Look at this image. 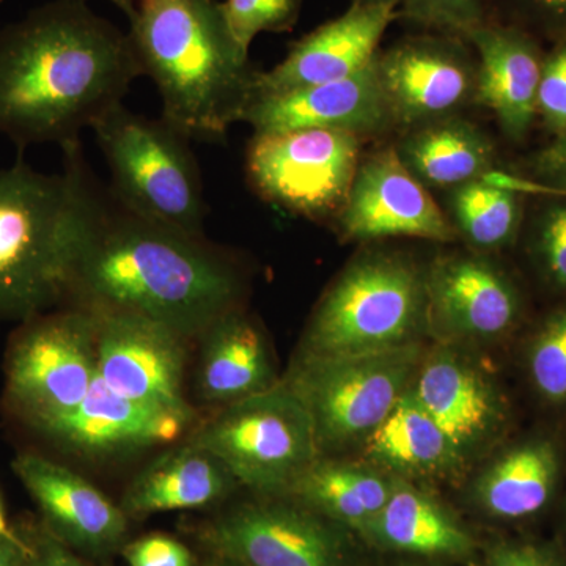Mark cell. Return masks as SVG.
I'll return each instance as SVG.
<instances>
[{
  "mask_svg": "<svg viewBox=\"0 0 566 566\" xmlns=\"http://www.w3.org/2000/svg\"><path fill=\"white\" fill-rule=\"evenodd\" d=\"M144 76L128 33L81 0H52L0 31V133L25 148L80 140Z\"/></svg>",
  "mask_w": 566,
  "mask_h": 566,
  "instance_id": "1",
  "label": "cell"
},
{
  "mask_svg": "<svg viewBox=\"0 0 566 566\" xmlns=\"http://www.w3.org/2000/svg\"><path fill=\"white\" fill-rule=\"evenodd\" d=\"M241 294L240 271L203 237L167 229L107 203L82 253L69 297L93 312L145 316L191 338L238 307Z\"/></svg>",
  "mask_w": 566,
  "mask_h": 566,
  "instance_id": "2",
  "label": "cell"
},
{
  "mask_svg": "<svg viewBox=\"0 0 566 566\" xmlns=\"http://www.w3.org/2000/svg\"><path fill=\"white\" fill-rule=\"evenodd\" d=\"M63 174L22 161L0 170V318L28 319L69 300L82 253L107 202L81 142L63 145Z\"/></svg>",
  "mask_w": 566,
  "mask_h": 566,
  "instance_id": "3",
  "label": "cell"
},
{
  "mask_svg": "<svg viewBox=\"0 0 566 566\" xmlns=\"http://www.w3.org/2000/svg\"><path fill=\"white\" fill-rule=\"evenodd\" d=\"M129 41L186 139L222 142L252 98L256 71L219 0H136Z\"/></svg>",
  "mask_w": 566,
  "mask_h": 566,
  "instance_id": "4",
  "label": "cell"
},
{
  "mask_svg": "<svg viewBox=\"0 0 566 566\" xmlns=\"http://www.w3.org/2000/svg\"><path fill=\"white\" fill-rule=\"evenodd\" d=\"M424 273L403 253L354 259L323 294L301 357L360 356L417 344L427 333Z\"/></svg>",
  "mask_w": 566,
  "mask_h": 566,
  "instance_id": "5",
  "label": "cell"
},
{
  "mask_svg": "<svg viewBox=\"0 0 566 566\" xmlns=\"http://www.w3.org/2000/svg\"><path fill=\"white\" fill-rule=\"evenodd\" d=\"M109 167L112 199L134 216L203 237L202 175L189 139L164 118L118 104L92 126Z\"/></svg>",
  "mask_w": 566,
  "mask_h": 566,
  "instance_id": "6",
  "label": "cell"
},
{
  "mask_svg": "<svg viewBox=\"0 0 566 566\" xmlns=\"http://www.w3.org/2000/svg\"><path fill=\"white\" fill-rule=\"evenodd\" d=\"M189 441L218 458L238 485L266 494L289 493L322 453L307 408L283 381L223 406Z\"/></svg>",
  "mask_w": 566,
  "mask_h": 566,
  "instance_id": "7",
  "label": "cell"
},
{
  "mask_svg": "<svg viewBox=\"0 0 566 566\" xmlns=\"http://www.w3.org/2000/svg\"><path fill=\"white\" fill-rule=\"evenodd\" d=\"M422 342L389 352L300 357L285 385L314 422L319 452L365 442L415 381Z\"/></svg>",
  "mask_w": 566,
  "mask_h": 566,
  "instance_id": "8",
  "label": "cell"
},
{
  "mask_svg": "<svg viewBox=\"0 0 566 566\" xmlns=\"http://www.w3.org/2000/svg\"><path fill=\"white\" fill-rule=\"evenodd\" d=\"M363 137L334 129L253 133L245 177L253 192L314 222L335 221L344 210Z\"/></svg>",
  "mask_w": 566,
  "mask_h": 566,
  "instance_id": "9",
  "label": "cell"
},
{
  "mask_svg": "<svg viewBox=\"0 0 566 566\" xmlns=\"http://www.w3.org/2000/svg\"><path fill=\"white\" fill-rule=\"evenodd\" d=\"M98 316L70 308L28 319L7 363L10 405L32 428L69 415L87 397L98 374Z\"/></svg>",
  "mask_w": 566,
  "mask_h": 566,
  "instance_id": "10",
  "label": "cell"
},
{
  "mask_svg": "<svg viewBox=\"0 0 566 566\" xmlns=\"http://www.w3.org/2000/svg\"><path fill=\"white\" fill-rule=\"evenodd\" d=\"M427 333L441 344L501 340L520 326L524 296L520 285L491 255H439L424 273Z\"/></svg>",
  "mask_w": 566,
  "mask_h": 566,
  "instance_id": "11",
  "label": "cell"
},
{
  "mask_svg": "<svg viewBox=\"0 0 566 566\" xmlns=\"http://www.w3.org/2000/svg\"><path fill=\"white\" fill-rule=\"evenodd\" d=\"M379 84L395 128L455 117L474 103L476 62L455 35L411 36L376 55Z\"/></svg>",
  "mask_w": 566,
  "mask_h": 566,
  "instance_id": "12",
  "label": "cell"
},
{
  "mask_svg": "<svg viewBox=\"0 0 566 566\" xmlns=\"http://www.w3.org/2000/svg\"><path fill=\"white\" fill-rule=\"evenodd\" d=\"M349 241L423 238L450 243L458 234L427 186L417 180L392 147L360 159L344 210L334 221Z\"/></svg>",
  "mask_w": 566,
  "mask_h": 566,
  "instance_id": "13",
  "label": "cell"
},
{
  "mask_svg": "<svg viewBox=\"0 0 566 566\" xmlns=\"http://www.w3.org/2000/svg\"><path fill=\"white\" fill-rule=\"evenodd\" d=\"M95 314L96 365L104 385L137 403L192 412L182 395L186 338L161 323L129 312Z\"/></svg>",
  "mask_w": 566,
  "mask_h": 566,
  "instance_id": "14",
  "label": "cell"
},
{
  "mask_svg": "<svg viewBox=\"0 0 566 566\" xmlns=\"http://www.w3.org/2000/svg\"><path fill=\"white\" fill-rule=\"evenodd\" d=\"M411 390L464 461L504 434L509 401L460 345L439 344L424 354Z\"/></svg>",
  "mask_w": 566,
  "mask_h": 566,
  "instance_id": "15",
  "label": "cell"
},
{
  "mask_svg": "<svg viewBox=\"0 0 566 566\" xmlns=\"http://www.w3.org/2000/svg\"><path fill=\"white\" fill-rule=\"evenodd\" d=\"M210 539L240 566H344L338 536L303 506H241L212 526Z\"/></svg>",
  "mask_w": 566,
  "mask_h": 566,
  "instance_id": "16",
  "label": "cell"
},
{
  "mask_svg": "<svg viewBox=\"0 0 566 566\" xmlns=\"http://www.w3.org/2000/svg\"><path fill=\"white\" fill-rule=\"evenodd\" d=\"M240 123H248L255 133L334 129L359 137L395 128L379 84L376 57L346 80L253 98Z\"/></svg>",
  "mask_w": 566,
  "mask_h": 566,
  "instance_id": "17",
  "label": "cell"
},
{
  "mask_svg": "<svg viewBox=\"0 0 566 566\" xmlns=\"http://www.w3.org/2000/svg\"><path fill=\"white\" fill-rule=\"evenodd\" d=\"M397 17V10L389 7L352 3L337 20L319 25L294 43L273 70L256 71L251 102L353 76L374 61L379 41Z\"/></svg>",
  "mask_w": 566,
  "mask_h": 566,
  "instance_id": "18",
  "label": "cell"
},
{
  "mask_svg": "<svg viewBox=\"0 0 566 566\" xmlns=\"http://www.w3.org/2000/svg\"><path fill=\"white\" fill-rule=\"evenodd\" d=\"M192 412L137 403L109 389L99 375L82 403L69 415L36 424L55 444L84 455H114L174 441Z\"/></svg>",
  "mask_w": 566,
  "mask_h": 566,
  "instance_id": "19",
  "label": "cell"
},
{
  "mask_svg": "<svg viewBox=\"0 0 566 566\" xmlns=\"http://www.w3.org/2000/svg\"><path fill=\"white\" fill-rule=\"evenodd\" d=\"M475 48L474 103L493 112L506 139H526L536 118L543 54L538 40L515 25L488 21L465 36Z\"/></svg>",
  "mask_w": 566,
  "mask_h": 566,
  "instance_id": "20",
  "label": "cell"
},
{
  "mask_svg": "<svg viewBox=\"0 0 566 566\" xmlns=\"http://www.w3.org/2000/svg\"><path fill=\"white\" fill-rule=\"evenodd\" d=\"M13 471L57 538L102 553L122 542L126 513L88 480L36 453H21Z\"/></svg>",
  "mask_w": 566,
  "mask_h": 566,
  "instance_id": "21",
  "label": "cell"
},
{
  "mask_svg": "<svg viewBox=\"0 0 566 566\" xmlns=\"http://www.w3.org/2000/svg\"><path fill=\"white\" fill-rule=\"evenodd\" d=\"M197 390L210 405H232L279 385L270 346L241 305L214 319L200 334Z\"/></svg>",
  "mask_w": 566,
  "mask_h": 566,
  "instance_id": "22",
  "label": "cell"
},
{
  "mask_svg": "<svg viewBox=\"0 0 566 566\" xmlns=\"http://www.w3.org/2000/svg\"><path fill=\"white\" fill-rule=\"evenodd\" d=\"M564 471L557 439L532 434L502 450L476 479L474 495L483 512L502 521L531 520L556 497Z\"/></svg>",
  "mask_w": 566,
  "mask_h": 566,
  "instance_id": "23",
  "label": "cell"
},
{
  "mask_svg": "<svg viewBox=\"0 0 566 566\" xmlns=\"http://www.w3.org/2000/svg\"><path fill=\"white\" fill-rule=\"evenodd\" d=\"M237 485L218 458L188 441L142 469L123 495L122 509L133 516L205 509L232 493Z\"/></svg>",
  "mask_w": 566,
  "mask_h": 566,
  "instance_id": "24",
  "label": "cell"
},
{
  "mask_svg": "<svg viewBox=\"0 0 566 566\" xmlns=\"http://www.w3.org/2000/svg\"><path fill=\"white\" fill-rule=\"evenodd\" d=\"M395 150L417 180L444 191L486 178L497 161L493 139L461 115L405 132Z\"/></svg>",
  "mask_w": 566,
  "mask_h": 566,
  "instance_id": "25",
  "label": "cell"
},
{
  "mask_svg": "<svg viewBox=\"0 0 566 566\" xmlns=\"http://www.w3.org/2000/svg\"><path fill=\"white\" fill-rule=\"evenodd\" d=\"M364 444L371 463L398 476L452 475L465 463L411 387Z\"/></svg>",
  "mask_w": 566,
  "mask_h": 566,
  "instance_id": "26",
  "label": "cell"
},
{
  "mask_svg": "<svg viewBox=\"0 0 566 566\" xmlns=\"http://www.w3.org/2000/svg\"><path fill=\"white\" fill-rule=\"evenodd\" d=\"M365 534L390 549L422 556L465 557L474 547L468 532L438 502L401 479L394 480L389 501Z\"/></svg>",
  "mask_w": 566,
  "mask_h": 566,
  "instance_id": "27",
  "label": "cell"
},
{
  "mask_svg": "<svg viewBox=\"0 0 566 566\" xmlns=\"http://www.w3.org/2000/svg\"><path fill=\"white\" fill-rule=\"evenodd\" d=\"M394 480L376 469L340 461H315L289 493L312 512L364 531L385 509Z\"/></svg>",
  "mask_w": 566,
  "mask_h": 566,
  "instance_id": "28",
  "label": "cell"
},
{
  "mask_svg": "<svg viewBox=\"0 0 566 566\" xmlns=\"http://www.w3.org/2000/svg\"><path fill=\"white\" fill-rule=\"evenodd\" d=\"M447 192V218L472 251L490 255L515 243L524 227L523 191L493 172Z\"/></svg>",
  "mask_w": 566,
  "mask_h": 566,
  "instance_id": "29",
  "label": "cell"
},
{
  "mask_svg": "<svg viewBox=\"0 0 566 566\" xmlns=\"http://www.w3.org/2000/svg\"><path fill=\"white\" fill-rule=\"evenodd\" d=\"M526 370L539 400L566 408V304L551 312L532 334Z\"/></svg>",
  "mask_w": 566,
  "mask_h": 566,
  "instance_id": "30",
  "label": "cell"
},
{
  "mask_svg": "<svg viewBox=\"0 0 566 566\" xmlns=\"http://www.w3.org/2000/svg\"><path fill=\"white\" fill-rule=\"evenodd\" d=\"M527 253L539 279L566 294V196L545 193L528 223Z\"/></svg>",
  "mask_w": 566,
  "mask_h": 566,
  "instance_id": "31",
  "label": "cell"
},
{
  "mask_svg": "<svg viewBox=\"0 0 566 566\" xmlns=\"http://www.w3.org/2000/svg\"><path fill=\"white\" fill-rule=\"evenodd\" d=\"M301 3L303 0H226L222 10L234 39L249 51L259 33L293 29Z\"/></svg>",
  "mask_w": 566,
  "mask_h": 566,
  "instance_id": "32",
  "label": "cell"
},
{
  "mask_svg": "<svg viewBox=\"0 0 566 566\" xmlns=\"http://www.w3.org/2000/svg\"><path fill=\"white\" fill-rule=\"evenodd\" d=\"M400 7L405 20L464 40L488 22L483 0H403Z\"/></svg>",
  "mask_w": 566,
  "mask_h": 566,
  "instance_id": "33",
  "label": "cell"
},
{
  "mask_svg": "<svg viewBox=\"0 0 566 566\" xmlns=\"http://www.w3.org/2000/svg\"><path fill=\"white\" fill-rule=\"evenodd\" d=\"M505 20L536 40H566V0H494Z\"/></svg>",
  "mask_w": 566,
  "mask_h": 566,
  "instance_id": "34",
  "label": "cell"
},
{
  "mask_svg": "<svg viewBox=\"0 0 566 566\" xmlns=\"http://www.w3.org/2000/svg\"><path fill=\"white\" fill-rule=\"evenodd\" d=\"M536 117L554 137L566 134V40L545 54L536 96Z\"/></svg>",
  "mask_w": 566,
  "mask_h": 566,
  "instance_id": "35",
  "label": "cell"
},
{
  "mask_svg": "<svg viewBox=\"0 0 566 566\" xmlns=\"http://www.w3.org/2000/svg\"><path fill=\"white\" fill-rule=\"evenodd\" d=\"M531 182L510 178L517 186H534V191L566 196V134L535 153L527 163Z\"/></svg>",
  "mask_w": 566,
  "mask_h": 566,
  "instance_id": "36",
  "label": "cell"
},
{
  "mask_svg": "<svg viewBox=\"0 0 566 566\" xmlns=\"http://www.w3.org/2000/svg\"><path fill=\"white\" fill-rule=\"evenodd\" d=\"M129 566H192L188 547L164 535L145 536L126 549Z\"/></svg>",
  "mask_w": 566,
  "mask_h": 566,
  "instance_id": "37",
  "label": "cell"
},
{
  "mask_svg": "<svg viewBox=\"0 0 566 566\" xmlns=\"http://www.w3.org/2000/svg\"><path fill=\"white\" fill-rule=\"evenodd\" d=\"M488 566H565L556 549L534 542L502 543L491 553Z\"/></svg>",
  "mask_w": 566,
  "mask_h": 566,
  "instance_id": "38",
  "label": "cell"
},
{
  "mask_svg": "<svg viewBox=\"0 0 566 566\" xmlns=\"http://www.w3.org/2000/svg\"><path fill=\"white\" fill-rule=\"evenodd\" d=\"M24 566H87L70 549H66L52 536L40 538L35 545H29L28 558Z\"/></svg>",
  "mask_w": 566,
  "mask_h": 566,
  "instance_id": "39",
  "label": "cell"
},
{
  "mask_svg": "<svg viewBox=\"0 0 566 566\" xmlns=\"http://www.w3.org/2000/svg\"><path fill=\"white\" fill-rule=\"evenodd\" d=\"M29 545L17 535L0 536V566H24Z\"/></svg>",
  "mask_w": 566,
  "mask_h": 566,
  "instance_id": "40",
  "label": "cell"
},
{
  "mask_svg": "<svg viewBox=\"0 0 566 566\" xmlns=\"http://www.w3.org/2000/svg\"><path fill=\"white\" fill-rule=\"evenodd\" d=\"M403 0H353L356 6H371V7H389V9L397 10Z\"/></svg>",
  "mask_w": 566,
  "mask_h": 566,
  "instance_id": "41",
  "label": "cell"
},
{
  "mask_svg": "<svg viewBox=\"0 0 566 566\" xmlns=\"http://www.w3.org/2000/svg\"><path fill=\"white\" fill-rule=\"evenodd\" d=\"M81 2H87V0H81ZM115 7H118L123 13L132 20L134 10H136V0H109Z\"/></svg>",
  "mask_w": 566,
  "mask_h": 566,
  "instance_id": "42",
  "label": "cell"
},
{
  "mask_svg": "<svg viewBox=\"0 0 566 566\" xmlns=\"http://www.w3.org/2000/svg\"><path fill=\"white\" fill-rule=\"evenodd\" d=\"M14 535L13 531L9 527V523H7L6 513H3V506L0 504V536H11Z\"/></svg>",
  "mask_w": 566,
  "mask_h": 566,
  "instance_id": "43",
  "label": "cell"
},
{
  "mask_svg": "<svg viewBox=\"0 0 566 566\" xmlns=\"http://www.w3.org/2000/svg\"><path fill=\"white\" fill-rule=\"evenodd\" d=\"M208 566H240V565L233 564V562L227 560V558H226V562H219V564H212V565H208Z\"/></svg>",
  "mask_w": 566,
  "mask_h": 566,
  "instance_id": "44",
  "label": "cell"
}]
</instances>
